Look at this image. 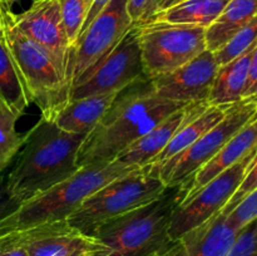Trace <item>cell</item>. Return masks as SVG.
I'll return each mask as SVG.
<instances>
[{"label":"cell","instance_id":"8fae6325","mask_svg":"<svg viewBox=\"0 0 257 256\" xmlns=\"http://www.w3.org/2000/svg\"><path fill=\"white\" fill-rule=\"evenodd\" d=\"M147 78L143 72L141 49L135 27L122 42L89 73L70 87V100L92 95L118 93Z\"/></svg>","mask_w":257,"mask_h":256},{"label":"cell","instance_id":"d6a6232c","mask_svg":"<svg viewBox=\"0 0 257 256\" xmlns=\"http://www.w3.org/2000/svg\"><path fill=\"white\" fill-rule=\"evenodd\" d=\"M109 2L110 0H88L89 9H88V14L87 18H85V23L84 25H83L82 32L90 24V23H92V20L94 19V18L97 17L108 4H109ZM80 34H82V33H80Z\"/></svg>","mask_w":257,"mask_h":256},{"label":"cell","instance_id":"d590c367","mask_svg":"<svg viewBox=\"0 0 257 256\" xmlns=\"http://www.w3.org/2000/svg\"><path fill=\"white\" fill-rule=\"evenodd\" d=\"M177 2L178 0H155V15L162 10L168 9Z\"/></svg>","mask_w":257,"mask_h":256},{"label":"cell","instance_id":"4fadbf2b","mask_svg":"<svg viewBox=\"0 0 257 256\" xmlns=\"http://www.w3.org/2000/svg\"><path fill=\"white\" fill-rule=\"evenodd\" d=\"M217 69L215 55L206 49L173 72L151 79V84L165 99L186 104L207 102Z\"/></svg>","mask_w":257,"mask_h":256},{"label":"cell","instance_id":"d6986e66","mask_svg":"<svg viewBox=\"0 0 257 256\" xmlns=\"http://www.w3.org/2000/svg\"><path fill=\"white\" fill-rule=\"evenodd\" d=\"M118 93L70 100L54 120L55 124L67 132L88 135L100 122Z\"/></svg>","mask_w":257,"mask_h":256},{"label":"cell","instance_id":"8d00e7d4","mask_svg":"<svg viewBox=\"0 0 257 256\" xmlns=\"http://www.w3.org/2000/svg\"><path fill=\"white\" fill-rule=\"evenodd\" d=\"M19 2H22V0H0V3H2L4 7L9 8V9L13 7V5L17 4V3H19Z\"/></svg>","mask_w":257,"mask_h":256},{"label":"cell","instance_id":"7402d4cb","mask_svg":"<svg viewBox=\"0 0 257 256\" xmlns=\"http://www.w3.org/2000/svg\"><path fill=\"white\" fill-rule=\"evenodd\" d=\"M230 0H180L168 9L153 15L148 22L191 24L208 28Z\"/></svg>","mask_w":257,"mask_h":256},{"label":"cell","instance_id":"277c9868","mask_svg":"<svg viewBox=\"0 0 257 256\" xmlns=\"http://www.w3.org/2000/svg\"><path fill=\"white\" fill-rule=\"evenodd\" d=\"M186 186L167 187L156 200L100 226L93 236L107 247L104 256H148L171 245V221Z\"/></svg>","mask_w":257,"mask_h":256},{"label":"cell","instance_id":"44dd1931","mask_svg":"<svg viewBox=\"0 0 257 256\" xmlns=\"http://www.w3.org/2000/svg\"><path fill=\"white\" fill-rule=\"evenodd\" d=\"M231 107L232 105H207L202 112L196 114L195 117L190 118L178 130V132L171 140L167 147L157 156L155 162L151 166L160 165V163L172 158L173 156L183 152L186 148L195 143L203 133H206L210 128L217 124L225 117Z\"/></svg>","mask_w":257,"mask_h":256},{"label":"cell","instance_id":"5b68a950","mask_svg":"<svg viewBox=\"0 0 257 256\" xmlns=\"http://www.w3.org/2000/svg\"><path fill=\"white\" fill-rule=\"evenodd\" d=\"M3 35L17 64L30 103L40 109L42 117L54 122L70 99L67 73L57 58L14 25L12 10L0 3Z\"/></svg>","mask_w":257,"mask_h":256},{"label":"cell","instance_id":"83f0119b","mask_svg":"<svg viewBox=\"0 0 257 256\" xmlns=\"http://www.w3.org/2000/svg\"><path fill=\"white\" fill-rule=\"evenodd\" d=\"M226 256H257V220L238 231Z\"/></svg>","mask_w":257,"mask_h":256},{"label":"cell","instance_id":"74e56055","mask_svg":"<svg viewBox=\"0 0 257 256\" xmlns=\"http://www.w3.org/2000/svg\"><path fill=\"white\" fill-rule=\"evenodd\" d=\"M0 38H3V28H2V22H0Z\"/></svg>","mask_w":257,"mask_h":256},{"label":"cell","instance_id":"ab89813d","mask_svg":"<svg viewBox=\"0 0 257 256\" xmlns=\"http://www.w3.org/2000/svg\"><path fill=\"white\" fill-rule=\"evenodd\" d=\"M97 256H100V255H97Z\"/></svg>","mask_w":257,"mask_h":256},{"label":"cell","instance_id":"5bb4252c","mask_svg":"<svg viewBox=\"0 0 257 256\" xmlns=\"http://www.w3.org/2000/svg\"><path fill=\"white\" fill-rule=\"evenodd\" d=\"M12 19L23 34L49 50L67 73L72 47L65 34L58 0H35L20 14L12 12Z\"/></svg>","mask_w":257,"mask_h":256},{"label":"cell","instance_id":"2e32d148","mask_svg":"<svg viewBox=\"0 0 257 256\" xmlns=\"http://www.w3.org/2000/svg\"><path fill=\"white\" fill-rule=\"evenodd\" d=\"M257 147V114L245 127L241 128L225 146L222 150L210 161L206 166H203L195 176L192 181L186 186L185 198L187 200L192 195H195L202 186H205L208 181L212 180L215 176L225 171L233 163L240 161L243 156Z\"/></svg>","mask_w":257,"mask_h":256},{"label":"cell","instance_id":"9c48e42d","mask_svg":"<svg viewBox=\"0 0 257 256\" xmlns=\"http://www.w3.org/2000/svg\"><path fill=\"white\" fill-rule=\"evenodd\" d=\"M128 0H110L72 47L67 77L70 87L94 69L133 29Z\"/></svg>","mask_w":257,"mask_h":256},{"label":"cell","instance_id":"52a82bcc","mask_svg":"<svg viewBox=\"0 0 257 256\" xmlns=\"http://www.w3.org/2000/svg\"><path fill=\"white\" fill-rule=\"evenodd\" d=\"M135 30L148 79L173 72L207 49L206 28L200 25L151 20Z\"/></svg>","mask_w":257,"mask_h":256},{"label":"cell","instance_id":"1f68e13d","mask_svg":"<svg viewBox=\"0 0 257 256\" xmlns=\"http://www.w3.org/2000/svg\"><path fill=\"white\" fill-rule=\"evenodd\" d=\"M253 97H257V44L253 48L252 57H251L250 60L247 82H246L245 90H243L242 99Z\"/></svg>","mask_w":257,"mask_h":256},{"label":"cell","instance_id":"60d3db41","mask_svg":"<svg viewBox=\"0 0 257 256\" xmlns=\"http://www.w3.org/2000/svg\"><path fill=\"white\" fill-rule=\"evenodd\" d=\"M178 2H180V0H178Z\"/></svg>","mask_w":257,"mask_h":256},{"label":"cell","instance_id":"484cf974","mask_svg":"<svg viewBox=\"0 0 257 256\" xmlns=\"http://www.w3.org/2000/svg\"><path fill=\"white\" fill-rule=\"evenodd\" d=\"M65 34L70 47L75 44L85 23L89 4L88 0H58Z\"/></svg>","mask_w":257,"mask_h":256},{"label":"cell","instance_id":"e0dca14e","mask_svg":"<svg viewBox=\"0 0 257 256\" xmlns=\"http://www.w3.org/2000/svg\"><path fill=\"white\" fill-rule=\"evenodd\" d=\"M237 233L226 215L218 212L181 237L185 245V256H226Z\"/></svg>","mask_w":257,"mask_h":256},{"label":"cell","instance_id":"836d02e7","mask_svg":"<svg viewBox=\"0 0 257 256\" xmlns=\"http://www.w3.org/2000/svg\"><path fill=\"white\" fill-rule=\"evenodd\" d=\"M148 256H185V245H183V241L180 238L177 241H173L167 247Z\"/></svg>","mask_w":257,"mask_h":256},{"label":"cell","instance_id":"e575fe53","mask_svg":"<svg viewBox=\"0 0 257 256\" xmlns=\"http://www.w3.org/2000/svg\"><path fill=\"white\" fill-rule=\"evenodd\" d=\"M0 256H29V253L22 246L2 243L0 245Z\"/></svg>","mask_w":257,"mask_h":256},{"label":"cell","instance_id":"4316f807","mask_svg":"<svg viewBox=\"0 0 257 256\" xmlns=\"http://www.w3.org/2000/svg\"><path fill=\"white\" fill-rule=\"evenodd\" d=\"M227 221L237 231L242 230L246 225L257 220V187L237 203L231 212L226 215Z\"/></svg>","mask_w":257,"mask_h":256},{"label":"cell","instance_id":"4dcf8cb0","mask_svg":"<svg viewBox=\"0 0 257 256\" xmlns=\"http://www.w3.org/2000/svg\"><path fill=\"white\" fill-rule=\"evenodd\" d=\"M19 205L20 203L10 193L5 177L0 176V221L14 212L19 207Z\"/></svg>","mask_w":257,"mask_h":256},{"label":"cell","instance_id":"8992f818","mask_svg":"<svg viewBox=\"0 0 257 256\" xmlns=\"http://www.w3.org/2000/svg\"><path fill=\"white\" fill-rule=\"evenodd\" d=\"M166 188L148 166L137 168L89 196L67 221L80 232L93 236L105 222L156 200Z\"/></svg>","mask_w":257,"mask_h":256},{"label":"cell","instance_id":"f35d334b","mask_svg":"<svg viewBox=\"0 0 257 256\" xmlns=\"http://www.w3.org/2000/svg\"><path fill=\"white\" fill-rule=\"evenodd\" d=\"M33 2H35V0H33Z\"/></svg>","mask_w":257,"mask_h":256},{"label":"cell","instance_id":"cb8c5ba5","mask_svg":"<svg viewBox=\"0 0 257 256\" xmlns=\"http://www.w3.org/2000/svg\"><path fill=\"white\" fill-rule=\"evenodd\" d=\"M19 118L0 99V176L15 160L24 142V133L17 130Z\"/></svg>","mask_w":257,"mask_h":256},{"label":"cell","instance_id":"3957f363","mask_svg":"<svg viewBox=\"0 0 257 256\" xmlns=\"http://www.w3.org/2000/svg\"><path fill=\"white\" fill-rule=\"evenodd\" d=\"M137 168L141 167L127 166L118 160L80 167L69 178L20 203L14 212L0 221V235L68 220L89 196Z\"/></svg>","mask_w":257,"mask_h":256},{"label":"cell","instance_id":"ffe728a7","mask_svg":"<svg viewBox=\"0 0 257 256\" xmlns=\"http://www.w3.org/2000/svg\"><path fill=\"white\" fill-rule=\"evenodd\" d=\"M257 15V0H230L217 19L206 28V47L215 52Z\"/></svg>","mask_w":257,"mask_h":256},{"label":"cell","instance_id":"603a6c76","mask_svg":"<svg viewBox=\"0 0 257 256\" xmlns=\"http://www.w3.org/2000/svg\"><path fill=\"white\" fill-rule=\"evenodd\" d=\"M0 99L19 117L32 104L4 35L0 38Z\"/></svg>","mask_w":257,"mask_h":256},{"label":"cell","instance_id":"ba28073f","mask_svg":"<svg viewBox=\"0 0 257 256\" xmlns=\"http://www.w3.org/2000/svg\"><path fill=\"white\" fill-rule=\"evenodd\" d=\"M257 114V97L242 99L228 109L225 117L203 133L183 152L160 165L148 166L166 187L188 185L193 176L207 165L223 146Z\"/></svg>","mask_w":257,"mask_h":256},{"label":"cell","instance_id":"d4e9b609","mask_svg":"<svg viewBox=\"0 0 257 256\" xmlns=\"http://www.w3.org/2000/svg\"><path fill=\"white\" fill-rule=\"evenodd\" d=\"M257 44V15L248 23L246 27L238 30L230 40L225 43L221 48L215 50L213 55L218 67L231 62L235 58L240 57L248 49Z\"/></svg>","mask_w":257,"mask_h":256},{"label":"cell","instance_id":"9a60e30c","mask_svg":"<svg viewBox=\"0 0 257 256\" xmlns=\"http://www.w3.org/2000/svg\"><path fill=\"white\" fill-rule=\"evenodd\" d=\"M207 102L190 103L185 107L175 110L170 115L161 120L157 125L152 128L143 137L125 148L123 152L115 157L127 166L136 167H147L151 166L157 156L167 147L176 133L190 118L195 117L207 107Z\"/></svg>","mask_w":257,"mask_h":256},{"label":"cell","instance_id":"30bf717a","mask_svg":"<svg viewBox=\"0 0 257 256\" xmlns=\"http://www.w3.org/2000/svg\"><path fill=\"white\" fill-rule=\"evenodd\" d=\"M257 157V147L182 201L171 221L170 236L177 241L226 207Z\"/></svg>","mask_w":257,"mask_h":256},{"label":"cell","instance_id":"6da1fadb","mask_svg":"<svg viewBox=\"0 0 257 256\" xmlns=\"http://www.w3.org/2000/svg\"><path fill=\"white\" fill-rule=\"evenodd\" d=\"M185 105L156 94L148 78L133 83L118 93L100 122L88 133L78 155V166L115 160L161 120Z\"/></svg>","mask_w":257,"mask_h":256},{"label":"cell","instance_id":"7a4b0ae2","mask_svg":"<svg viewBox=\"0 0 257 256\" xmlns=\"http://www.w3.org/2000/svg\"><path fill=\"white\" fill-rule=\"evenodd\" d=\"M85 137L40 117L24 133L14 166L5 177L13 197L23 203L78 172V155Z\"/></svg>","mask_w":257,"mask_h":256},{"label":"cell","instance_id":"7c38bea8","mask_svg":"<svg viewBox=\"0 0 257 256\" xmlns=\"http://www.w3.org/2000/svg\"><path fill=\"white\" fill-rule=\"evenodd\" d=\"M24 247L29 256H104L107 247L94 236L72 227L67 220L0 235V245Z\"/></svg>","mask_w":257,"mask_h":256},{"label":"cell","instance_id":"f546056e","mask_svg":"<svg viewBox=\"0 0 257 256\" xmlns=\"http://www.w3.org/2000/svg\"><path fill=\"white\" fill-rule=\"evenodd\" d=\"M128 13L135 27L145 24L155 15V0H128Z\"/></svg>","mask_w":257,"mask_h":256},{"label":"cell","instance_id":"f1b7e54d","mask_svg":"<svg viewBox=\"0 0 257 256\" xmlns=\"http://www.w3.org/2000/svg\"><path fill=\"white\" fill-rule=\"evenodd\" d=\"M256 187H257V157L255 162H253L252 166H251L247 175H246L245 178H243L241 186L237 188V191H236L235 195L232 196L230 202L226 205V207L223 208L221 212H222L223 215H227L228 212H231V211L237 206V203L240 202V201H242V198L245 197L246 195H248V193H250L251 191L255 190Z\"/></svg>","mask_w":257,"mask_h":256},{"label":"cell","instance_id":"ac0fdd59","mask_svg":"<svg viewBox=\"0 0 257 256\" xmlns=\"http://www.w3.org/2000/svg\"><path fill=\"white\" fill-rule=\"evenodd\" d=\"M253 48L218 67L207 98L208 105H233L242 100Z\"/></svg>","mask_w":257,"mask_h":256}]
</instances>
